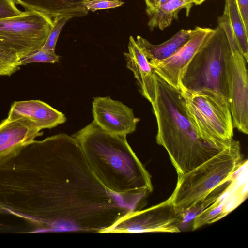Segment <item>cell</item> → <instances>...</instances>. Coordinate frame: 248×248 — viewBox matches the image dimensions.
<instances>
[{
  "label": "cell",
  "instance_id": "obj_1",
  "mask_svg": "<svg viewBox=\"0 0 248 248\" xmlns=\"http://www.w3.org/2000/svg\"><path fill=\"white\" fill-rule=\"evenodd\" d=\"M0 203L35 232L108 233L138 210L100 183L78 141L65 133L35 140L3 164Z\"/></svg>",
  "mask_w": 248,
  "mask_h": 248
},
{
  "label": "cell",
  "instance_id": "obj_2",
  "mask_svg": "<svg viewBox=\"0 0 248 248\" xmlns=\"http://www.w3.org/2000/svg\"><path fill=\"white\" fill-rule=\"evenodd\" d=\"M87 163L107 189L140 209L152 193L151 176L128 144L126 136L108 133L93 121L72 135Z\"/></svg>",
  "mask_w": 248,
  "mask_h": 248
},
{
  "label": "cell",
  "instance_id": "obj_3",
  "mask_svg": "<svg viewBox=\"0 0 248 248\" xmlns=\"http://www.w3.org/2000/svg\"><path fill=\"white\" fill-rule=\"evenodd\" d=\"M155 74L156 97L151 105L157 125L156 141L167 151L177 175L183 174L222 150L199 135L187 115L181 90Z\"/></svg>",
  "mask_w": 248,
  "mask_h": 248
},
{
  "label": "cell",
  "instance_id": "obj_4",
  "mask_svg": "<svg viewBox=\"0 0 248 248\" xmlns=\"http://www.w3.org/2000/svg\"><path fill=\"white\" fill-rule=\"evenodd\" d=\"M239 142L232 140L221 151L185 174L178 175L171 200L180 214L229 178L243 161Z\"/></svg>",
  "mask_w": 248,
  "mask_h": 248
},
{
  "label": "cell",
  "instance_id": "obj_5",
  "mask_svg": "<svg viewBox=\"0 0 248 248\" xmlns=\"http://www.w3.org/2000/svg\"><path fill=\"white\" fill-rule=\"evenodd\" d=\"M188 117L199 135L222 150L232 140L233 125L225 97L208 89H181Z\"/></svg>",
  "mask_w": 248,
  "mask_h": 248
},
{
  "label": "cell",
  "instance_id": "obj_6",
  "mask_svg": "<svg viewBox=\"0 0 248 248\" xmlns=\"http://www.w3.org/2000/svg\"><path fill=\"white\" fill-rule=\"evenodd\" d=\"M231 53L226 34L217 25L189 63L181 79V90L208 89L227 100L226 65Z\"/></svg>",
  "mask_w": 248,
  "mask_h": 248
},
{
  "label": "cell",
  "instance_id": "obj_7",
  "mask_svg": "<svg viewBox=\"0 0 248 248\" xmlns=\"http://www.w3.org/2000/svg\"><path fill=\"white\" fill-rule=\"evenodd\" d=\"M53 25L47 15L31 10L0 19V46L20 60L42 48Z\"/></svg>",
  "mask_w": 248,
  "mask_h": 248
},
{
  "label": "cell",
  "instance_id": "obj_8",
  "mask_svg": "<svg viewBox=\"0 0 248 248\" xmlns=\"http://www.w3.org/2000/svg\"><path fill=\"white\" fill-rule=\"evenodd\" d=\"M180 214L170 197L166 201L143 210L132 211L109 230L110 232H179Z\"/></svg>",
  "mask_w": 248,
  "mask_h": 248
},
{
  "label": "cell",
  "instance_id": "obj_9",
  "mask_svg": "<svg viewBox=\"0 0 248 248\" xmlns=\"http://www.w3.org/2000/svg\"><path fill=\"white\" fill-rule=\"evenodd\" d=\"M226 65L227 101L234 128L248 133V81L247 64L239 48H231Z\"/></svg>",
  "mask_w": 248,
  "mask_h": 248
},
{
  "label": "cell",
  "instance_id": "obj_10",
  "mask_svg": "<svg viewBox=\"0 0 248 248\" xmlns=\"http://www.w3.org/2000/svg\"><path fill=\"white\" fill-rule=\"evenodd\" d=\"M248 160H244L233 172L229 185L223 192L193 219L192 230L222 218L246 199L248 193Z\"/></svg>",
  "mask_w": 248,
  "mask_h": 248
},
{
  "label": "cell",
  "instance_id": "obj_11",
  "mask_svg": "<svg viewBox=\"0 0 248 248\" xmlns=\"http://www.w3.org/2000/svg\"><path fill=\"white\" fill-rule=\"evenodd\" d=\"M214 29L200 27L199 31L170 57L149 61L154 72L170 85L181 89V79L192 59L207 40Z\"/></svg>",
  "mask_w": 248,
  "mask_h": 248
},
{
  "label": "cell",
  "instance_id": "obj_12",
  "mask_svg": "<svg viewBox=\"0 0 248 248\" xmlns=\"http://www.w3.org/2000/svg\"><path fill=\"white\" fill-rule=\"evenodd\" d=\"M92 114L93 122L101 129L122 136L134 132L140 120L131 108L109 96L94 98Z\"/></svg>",
  "mask_w": 248,
  "mask_h": 248
},
{
  "label": "cell",
  "instance_id": "obj_13",
  "mask_svg": "<svg viewBox=\"0 0 248 248\" xmlns=\"http://www.w3.org/2000/svg\"><path fill=\"white\" fill-rule=\"evenodd\" d=\"M43 132L29 121L6 118L0 124V165L15 156Z\"/></svg>",
  "mask_w": 248,
  "mask_h": 248
},
{
  "label": "cell",
  "instance_id": "obj_14",
  "mask_svg": "<svg viewBox=\"0 0 248 248\" xmlns=\"http://www.w3.org/2000/svg\"><path fill=\"white\" fill-rule=\"evenodd\" d=\"M7 117L26 119L40 130L54 128L66 121L63 113L39 100L13 102Z\"/></svg>",
  "mask_w": 248,
  "mask_h": 248
},
{
  "label": "cell",
  "instance_id": "obj_15",
  "mask_svg": "<svg viewBox=\"0 0 248 248\" xmlns=\"http://www.w3.org/2000/svg\"><path fill=\"white\" fill-rule=\"evenodd\" d=\"M126 67L133 73L141 95L152 104L156 97L155 74L148 59L132 36L129 38L128 52H124Z\"/></svg>",
  "mask_w": 248,
  "mask_h": 248
},
{
  "label": "cell",
  "instance_id": "obj_16",
  "mask_svg": "<svg viewBox=\"0 0 248 248\" xmlns=\"http://www.w3.org/2000/svg\"><path fill=\"white\" fill-rule=\"evenodd\" d=\"M26 10L45 14L53 20L64 17L70 20L88 14L84 5L85 0H12Z\"/></svg>",
  "mask_w": 248,
  "mask_h": 248
},
{
  "label": "cell",
  "instance_id": "obj_17",
  "mask_svg": "<svg viewBox=\"0 0 248 248\" xmlns=\"http://www.w3.org/2000/svg\"><path fill=\"white\" fill-rule=\"evenodd\" d=\"M200 27L181 30L169 40L158 45L153 44L139 35L136 42L149 61H161L173 55L199 31Z\"/></svg>",
  "mask_w": 248,
  "mask_h": 248
},
{
  "label": "cell",
  "instance_id": "obj_18",
  "mask_svg": "<svg viewBox=\"0 0 248 248\" xmlns=\"http://www.w3.org/2000/svg\"><path fill=\"white\" fill-rule=\"evenodd\" d=\"M193 4L192 0H170L154 8H146L149 17L148 26L151 31L155 28L163 30L174 19L178 18L179 11L185 9L188 16Z\"/></svg>",
  "mask_w": 248,
  "mask_h": 248
},
{
  "label": "cell",
  "instance_id": "obj_19",
  "mask_svg": "<svg viewBox=\"0 0 248 248\" xmlns=\"http://www.w3.org/2000/svg\"><path fill=\"white\" fill-rule=\"evenodd\" d=\"M223 13L227 15L241 52L248 62V31L246 30L235 0H225Z\"/></svg>",
  "mask_w": 248,
  "mask_h": 248
},
{
  "label": "cell",
  "instance_id": "obj_20",
  "mask_svg": "<svg viewBox=\"0 0 248 248\" xmlns=\"http://www.w3.org/2000/svg\"><path fill=\"white\" fill-rule=\"evenodd\" d=\"M233 173L226 180L196 202L191 207L180 213L181 225L193 221L197 216L212 205L228 186L232 180Z\"/></svg>",
  "mask_w": 248,
  "mask_h": 248
},
{
  "label": "cell",
  "instance_id": "obj_21",
  "mask_svg": "<svg viewBox=\"0 0 248 248\" xmlns=\"http://www.w3.org/2000/svg\"><path fill=\"white\" fill-rule=\"evenodd\" d=\"M19 60L15 54L0 46V76H10L18 71Z\"/></svg>",
  "mask_w": 248,
  "mask_h": 248
},
{
  "label": "cell",
  "instance_id": "obj_22",
  "mask_svg": "<svg viewBox=\"0 0 248 248\" xmlns=\"http://www.w3.org/2000/svg\"><path fill=\"white\" fill-rule=\"evenodd\" d=\"M60 57L55 52H50L42 48L33 52L21 59L19 66L31 63L47 62L54 63L59 61Z\"/></svg>",
  "mask_w": 248,
  "mask_h": 248
},
{
  "label": "cell",
  "instance_id": "obj_23",
  "mask_svg": "<svg viewBox=\"0 0 248 248\" xmlns=\"http://www.w3.org/2000/svg\"><path fill=\"white\" fill-rule=\"evenodd\" d=\"M66 17H62L53 20L54 25L42 47V49L50 52H55L56 43L59 35L67 21Z\"/></svg>",
  "mask_w": 248,
  "mask_h": 248
},
{
  "label": "cell",
  "instance_id": "obj_24",
  "mask_svg": "<svg viewBox=\"0 0 248 248\" xmlns=\"http://www.w3.org/2000/svg\"><path fill=\"white\" fill-rule=\"evenodd\" d=\"M124 4V2L121 0H88L84 1L85 7L88 12L116 8Z\"/></svg>",
  "mask_w": 248,
  "mask_h": 248
},
{
  "label": "cell",
  "instance_id": "obj_25",
  "mask_svg": "<svg viewBox=\"0 0 248 248\" xmlns=\"http://www.w3.org/2000/svg\"><path fill=\"white\" fill-rule=\"evenodd\" d=\"M22 12L12 0H0V19L16 16Z\"/></svg>",
  "mask_w": 248,
  "mask_h": 248
},
{
  "label": "cell",
  "instance_id": "obj_26",
  "mask_svg": "<svg viewBox=\"0 0 248 248\" xmlns=\"http://www.w3.org/2000/svg\"><path fill=\"white\" fill-rule=\"evenodd\" d=\"M238 11L248 31V0H235Z\"/></svg>",
  "mask_w": 248,
  "mask_h": 248
},
{
  "label": "cell",
  "instance_id": "obj_27",
  "mask_svg": "<svg viewBox=\"0 0 248 248\" xmlns=\"http://www.w3.org/2000/svg\"><path fill=\"white\" fill-rule=\"evenodd\" d=\"M170 0H144L146 8H154L163 4Z\"/></svg>",
  "mask_w": 248,
  "mask_h": 248
},
{
  "label": "cell",
  "instance_id": "obj_28",
  "mask_svg": "<svg viewBox=\"0 0 248 248\" xmlns=\"http://www.w3.org/2000/svg\"><path fill=\"white\" fill-rule=\"evenodd\" d=\"M193 4L195 5H200L206 0H192Z\"/></svg>",
  "mask_w": 248,
  "mask_h": 248
},
{
  "label": "cell",
  "instance_id": "obj_29",
  "mask_svg": "<svg viewBox=\"0 0 248 248\" xmlns=\"http://www.w3.org/2000/svg\"></svg>",
  "mask_w": 248,
  "mask_h": 248
}]
</instances>
